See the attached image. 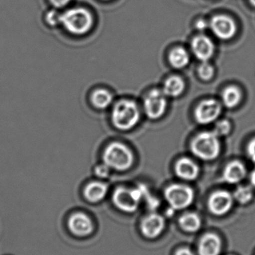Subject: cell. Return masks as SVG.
<instances>
[{
    "label": "cell",
    "instance_id": "obj_14",
    "mask_svg": "<svg viewBox=\"0 0 255 255\" xmlns=\"http://www.w3.org/2000/svg\"><path fill=\"white\" fill-rule=\"evenodd\" d=\"M175 169L176 175L185 181H194L199 177V166L193 160L186 157L177 162Z\"/></svg>",
    "mask_w": 255,
    "mask_h": 255
},
{
    "label": "cell",
    "instance_id": "obj_7",
    "mask_svg": "<svg viewBox=\"0 0 255 255\" xmlns=\"http://www.w3.org/2000/svg\"><path fill=\"white\" fill-rule=\"evenodd\" d=\"M166 96L163 91L153 90L145 99V113L148 118L157 120L161 118L167 109Z\"/></svg>",
    "mask_w": 255,
    "mask_h": 255
},
{
    "label": "cell",
    "instance_id": "obj_30",
    "mask_svg": "<svg viewBox=\"0 0 255 255\" xmlns=\"http://www.w3.org/2000/svg\"><path fill=\"white\" fill-rule=\"evenodd\" d=\"M175 255H194L191 250L187 248H182L177 252Z\"/></svg>",
    "mask_w": 255,
    "mask_h": 255
},
{
    "label": "cell",
    "instance_id": "obj_5",
    "mask_svg": "<svg viewBox=\"0 0 255 255\" xmlns=\"http://www.w3.org/2000/svg\"><path fill=\"white\" fill-rule=\"evenodd\" d=\"M147 190L145 187H139L136 189H127L118 187L114 192L112 201L115 206L124 212H134Z\"/></svg>",
    "mask_w": 255,
    "mask_h": 255
},
{
    "label": "cell",
    "instance_id": "obj_18",
    "mask_svg": "<svg viewBox=\"0 0 255 255\" xmlns=\"http://www.w3.org/2000/svg\"><path fill=\"white\" fill-rule=\"evenodd\" d=\"M185 88V82L182 78L171 76L165 82L163 92L166 97H178L183 94Z\"/></svg>",
    "mask_w": 255,
    "mask_h": 255
},
{
    "label": "cell",
    "instance_id": "obj_33",
    "mask_svg": "<svg viewBox=\"0 0 255 255\" xmlns=\"http://www.w3.org/2000/svg\"><path fill=\"white\" fill-rule=\"evenodd\" d=\"M250 1L252 5L255 7V0H250Z\"/></svg>",
    "mask_w": 255,
    "mask_h": 255
},
{
    "label": "cell",
    "instance_id": "obj_29",
    "mask_svg": "<svg viewBox=\"0 0 255 255\" xmlns=\"http://www.w3.org/2000/svg\"><path fill=\"white\" fill-rule=\"evenodd\" d=\"M54 8L60 9L65 7L70 4L72 0H49Z\"/></svg>",
    "mask_w": 255,
    "mask_h": 255
},
{
    "label": "cell",
    "instance_id": "obj_4",
    "mask_svg": "<svg viewBox=\"0 0 255 255\" xmlns=\"http://www.w3.org/2000/svg\"><path fill=\"white\" fill-rule=\"evenodd\" d=\"M103 163L110 169L125 171L130 169L133 163V154L131 150L121 142L109 144L103 153Z\"/></svg>",
    "mask_w": 255,
    "mask_h": 255
},
{
    "label": "cell",
    "instance_id": "obj_27",
    "mask_svg": "<svg viewBox=\"0 0 255 255\" xmlns=\"http://www.w3.org/2000/svg\"><path fill=\"white\" fill-rule=\"evenodd\" d=\"M110 173V168L103 163V164H99L94 167V175L100 178H107Z\"/></svg>",
    "mask_w": 255,
    "mask_h": 255
},
{
    "label": "cell",
    "instance_id": "obj_28",
    "mask_svg": "<svg viewBox=\"0 0 255 255\" xmlns=\"http://www.w3.org/2000/svg\"><path fill=\"white\" fill-rule=\"evenodd\" d=\"M247 153L251 161L255 164V138L252 139L247 146Z\"/></svg>",
    "mask_w": 255,
    "mask_h": 255
},
{
    "label": "cell",
    "instance_id": "obj_31",
    "mask_svg": "<svg viewBox=\"0 0 255 255\" xmlns=\"http://www.w3.org/2000/svg\"><path fill=\"white\" fill-rule=\"evenodd\" d=\"M250 184L253 188H255V169L250 173Z\"/></svg>",
    "mask_w": 255,
    "mask_h": 255
},
{
    "label": "cell",
    "instance_id": "obj_24",
    "mask_svg": "<svg viewBox=\"0 0 255 255\" xmlns=\"http://www.w3.org/2000/svg\"><path fill=\"white\" fill-rule=\"evenodd\" d=\"M61 13L56 8L48 10L45 14L44 19L46 23L51 27L58 26L61 25Z\"/></svg>",
    "mask_w": 255,
    "mask_h": 255
},
{
    "label": "cell",
    "instance_id": "obj_32",
    "mask_svg": "<svg viewBox=\"0 0 255 255\" xmlns=\"http://www.w3.org/2000/svg\"><path fill=\"white\" fill-rule=\"evenodd\" d=\"M197 25V28H199V29L204 30L205 29V28L207 27V23L205 21L200 20L197 22V25Z\"/></svg>",
    "mask_w": 255,
    "mask_h": 255
},
{
    "label": "cell",
    "instance_id": "obj_19",
    "mask_svg": "<svg viewBox=\"0 0 255 255\" xmlns=\"http://www.w3.org/2000/svg\"><path fill=\"white\" fill-rule=\"evenodd\" d=\"M169 59L174 68L182 69L190 63V55L184 48L177 47L171 51Z\"/></svg>",
    "mask_w": 255,
    "mask_h": 255
},
{
    "label": "cell",
    "instance_id": "obj_11",
    "mask_svg": "<svg viewBox=\"0 0 255 255\" xmlns=\"http://www.w3.org/2000/svg\"><path fill=\"white\" fill-rule=\"evenodd\" d=\"M192 49L195 56L202 62L209 61L215 52L212 40L205 35H198L192 42Z\"/></svg>",
    "mask_w": 255,
    "mask_h": 255
},
{
    "label": "cell",
    "instance_id": "obj_20",
    "mask_svg": "<svg viewBox=\"0 0 255 255\" xmlns=\"http://www.w3.org/2000/svg\"><path fill=\"white\" fill-rule=\"evenodd\" d=\"M113 97L107 90L97 89L92 93L91 101L97 109H106L112 104Z\"/></svg>",
    "mask_w": 255,
    "mask_h": 255
},
{
    "label": "cell",
    "instance_id": "obj_34",
    "mask_svg": "<svg viewBox=\"0 0 255 255\" xmlns=\"http://www.w3.org/2000/svg\"><path fill=\"white\" fill-rule=\"evenodd\" d=\"M104 1H108V0H104Z\"/></svg>",
    "mask_w": 255,
    "mask_h": 255
},
{
    "label": "cell",
    "instance_id": "obj_22",
    "mask_svg": "<svg viewBox=\"0 0 255 255\" xmlns=\"http://www.w3.org/2000/svg\"><path fill=\"white\" fill-rule=\"evenodd\" d=\"M179 224L184 230L188 232H196L200 229L202 221L199 216L193 213L184 214L180 218Z\"/></svg>",
    "mask_w": 255,
    "mask_h": 255
},
{
    "label": "cell",
    "instance_id": "obj_1",
    "mask_svg": "<svg viewBox=\"0 0 255 255\" xmlns=\"http://www.w3.org/2000/svg\"><path fill=\"white\" fill-rule=\"evenodd\" d=\"M93 25L92 14L85 7H71L61 13V25L73 35H85L89 32Z\"/></svg>",
    "mask_w": 255,
    "mask_h": 255
},
{
    "label": "cell",
    "instance_id": "obj_10",
    "mask_svg": "<svg viewBox=\"0 0 255 255\" xmlns=\"http://www.w3.org/2000/svg\"><path fill=\"white\" fill-rule=\"evenodd\" d=\"M234 197L229 192L220 190L213 193L208 201L211 213L217 216L227 214L233 206Z\"/></svg>",
    "mask_w": 255,
    "mask_h": 255
},
{
    "label": "cell",
    "instance_id": "obj_17",
    "mask_svg": "<svg viewBox=\"0 0 255 255\" xmlns=\"http://www.w3.org/2000/svg\"><path fill=\"white\" fill-rule=\"evenodd\" d=\"M107 192V184L100 181H92L87 184L84 189L83 194L87 200L95 203L103 200Z\"/></svg>",
    "mask_w": 255,
    "mask_h": 255
},
{
    "label": "cell",
    "instance_id": "obj_16",
    "mask_svg": "<svg viewBox=\"0 0 255 255\" xmlns=\"http://www.w3.org/2000/svg\"><path fill=\"white\" fill-rule=\"evenodd\" d=\"M221 250V240L214 234H207L199 243V255H219Z\"/></svg>",
    "mask_w": 255,
    "mask_h": 255
},
{
    "label": "cell",
    "instance_id": "obj_3",
    "mask_svg": "<svg viewBox=\"0 0 255 255\" xmlns=\"http://www.w3.org/2000/svg\"><path fill=\"white\" fill-rule=\"evenodd\" d=\"M139 118V108L135 102L130 100L118 102L112 110V124L119 130H130L137 125Z\"/></svg>",
    "mask_w": 255,
    "mask_h": 255
},
{
    "label": "cell",
    "instance_id": "obj_23",
    "mask_svg": "<svg viewBox=\"0 0 255 255\" xmlns=\"http://www.w3.org/2000/svg\"><path fill=\"white\" fill-rule=\"evenodd\" d=\"M234 198L242 205L251 202L253 198V187L241 186L236 189L234 193Z\"/></svg>",
    "mask_w": 255,
    "mask_h": 255
},
{
    "label": "cell",
    "instance_id": "obj_6",
    "mask_svg": "<svg viewBox=\"0 0 255 255\" xmlns=\"http://www.w3.org/2000/svg\"><path fill=\"white\" fill-rule=\"evenodd\" d=\"M165 197L173 209H184L193 202L194 192L188 186L173 184L166 188Z\"/></svg>",
    "mask_w": 255,
    "mask_h": 255
},
{
    "label": "cell",
    "instance_id": "obj_26",
    "mask_svg": "<svg viewBox=\"0 0 255 255\" xmlns=\"http://www.w3.org/2000/svg\"><path fill=\"white\" fill-rule=\"evenodd\" d=\"M232 129V126L228 121H222L219 122L216 126L215 128L213 131L220 137V136H226L229 134Z\"/></svg>",
    "mask_w": 255,
    "mask_h": 255
},
{
    "label": "cell",
    "instance_id": "obj_9",
    "mask_svg": "<svg viewBox=\"0 0 255 255\" xmlns=\"http://www.w3.org/2000/svg\"><path fill=\"white\" fill-rule=\"evenodd\" d=\"M211 29L218 38L229 40L237 32V25L235 21L226 15H217L211 21Z\"/></svg>",
    "mask_w": 255,
    "mask_h": 255
},
{
    "label": "cell",
    "instance_id": "obj_15",
    "mask_svg": "<svg viewBox=\"0 0 255 255\" xmlns=\"http://www.w3.org/2000/svg\"><path fill=\"white\" fill-rule=\"evenodd\" d=\"M247 173V169L244 163L235 160L229 163L225 168L223 180L229 184H238L245 178Z\"/></svg>",
    "mask_w": 255,
    "mask_h": 255
},
{
    "label": "cell",
    "instance_id": "obj_2",
    "mask_svg": "<svg viewBox=\"0 0 255 255\" xmlns=\"http://www.w3.org/2000/svg\"><path fill=\"white\" fill-rule=\"evenodd\" d=\"M191 151L196 157L202 160H214L221 152L220 137L214 131L202 132L193 139Z\"/></svg>",
    "mask_w": 255,
    "mask_h": 255
},
{
    "label": "cell",
    "instance_id": "obj_8",
    "mask_svg": "<svg viewBox=\"0 0 255 255\" xmlns=\"http://www.w3.org/2000/svg\"><path fill=\"white\" fill-rule=\"evenodd\" d=\"M222 112L220 102L207 100L202 102L195 112L196 121L202 125H208L218 119Z\"/></svg>",
    "mask_w": 255,
    "mask_h": 255
},
{
    "label": "cell",
    "instance_id": "obj_25",
    "mask_svg": "<svg viewBox=\"0 0 255 255\" xmlns=\"http://www.w3.org/2000/svg\"><path fill=\"white\" fill-rule=\"evenodd\" d=\"M214 67L208 63V61L202 62L199 68V75L201 79L205 81H209L214 77Z\"/></svg>",
    "mask_w": 255,
    "mask_h": 255
},
{
    "label": "cell",
    "instance_id": "obj_21",
    "mask_svg": "<svg viewBox=\"0 0 255 255\" xmlns=\"http://www.w3.org/2000/svg\"><path fill=\"white\" fill-rule=\"evenodd\" d=\"M241 99L242 94L238 87L229 86L223 91V104L229 109L237 107L241 103Z\"/></svg>",
    "mask_w": 255,
    "mask_h": 255
},
{
    "label": "cell",
    "instance_id": "obj_12",
    "mask_svg": "<svg viewBox=\"0 0 255 255\" xmlns=\"http://www.w3.org/2000/svg\"><path fill=\"white\" fill-rule=\"evenodd\" d=\"M68 227L73 235L79 237L87 236L94 230L92 222L82 213H76L69 218Z\"/></svg>",
    "mask_w": 255,
    "mask_h": 255
},
{
    "label": "cell",
    "instance_id": "obj_13",
    "mask_svg": "<svg viewBox=\"0 0 255 255\" xmlns=\"http://www.w3.org/2000/svg\"><path fill=\"white\" fill-rule=\"evenodd\" d=\"M165 227V220L159 214H153L145 217L142 221V232L146 238H155L158 237Z\"/></svg>",
    "mask_w": 255,
    "mask_h": 255
}]
</instances>
